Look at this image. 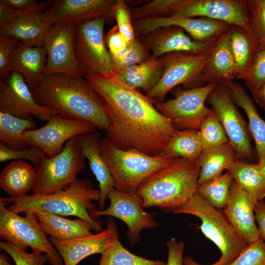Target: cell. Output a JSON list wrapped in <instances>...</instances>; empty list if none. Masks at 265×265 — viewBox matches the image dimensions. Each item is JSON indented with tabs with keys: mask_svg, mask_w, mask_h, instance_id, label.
<instances>
[{
	"mask_svg": "<svg viewBox=\"0 0 265 265\" xmlns=\"http://www.w3.org/2000/svg\"><path fill=\"white\" fill-rule=\"evenodd\" d=\"M202 151L197 130H178L171 138L162 153L174 159H197Z\"/></svg>",
	"mask_w": 265,
	"mask_h": 265,
	"instance_id": "obj_34",
	"label": "cell"
},
{
	"mask_svg": "<svg viewBox=\"0 0 265 265\" xmlns=\"http://www.w3.org/2000/svg\"><path fill=\"white\" fill-rule=\"evenodd\" d=\"M9 257L5 254H0V265H13L9 261Z\"/></svg>",
	"mask_w": 265,
	"mask_h": 265,
	"instance_id": "obj_53",
	"label": "cell"
},
{
	"mask_svg": "<svg viewBox=\"0 0 265 265\" xmlns=\"http://www.w3.org/2000/svg\"><path fill=\"white\" fill-rule=\"evenodd\" d=\"M164 69V61L161 57H152L140 64L126 68L113 77L127 85L138 90L142 89L145 95L157 84Z\"/></svg>",
	"mask_w": 265,
	"mask_h": 265,
	"instance_id": "obj_29",
	"label": "cell"
},
{
	"mask_svg": "<svg viewBox=\"0 0 265 265\" xmlns=\"http://www.w3.org/2000/svg\"><path fill=\"white\" fill-rule=\"evenodd\" d=\"M255 203L233 179L224 212L238 234L248 245L260 238L255 222Z\"/></svg>",
	"mask_w": 265,
	"mask_h": 265,
	"instance_id": "obj_22",
	"label": "cell"
},
{
	"mask_svg": "<svg viewBox=\"0 0 265 265\" xmlns=\"http://www.w3.org/2000/svg\"><path fill=\"white\" fill-rule=\"evenodd\" d=\"M45 155L43 151L36 147L28 146L22 150H15L0 143V162L26 159L35 167Z\"/></svg>",
	"mask_w": 265,
	"mask_h": 265,
	"instance_id": "obj_42",
	"label": "cell"
},
{
	"mask_svg": "<svg viewBox=\"0 0 265 265\" xmlns=\"http://www.w3.org/2000/svg\"><path fill=\"white\" fill-rule=\"evenodd\" d=\"M20 11L7 6L2 0H0V27L14 21L19 15Z\"/></svg>",
	"mask_w": 265,
	"mask_h": 265,
	"instance_id": "obj_49",
	"label": "cell"
},
{
	"mask_svg": "<svg viewBox=\"0 0 265 265\" xmlns=\"http://www.w3.org/2000/svg\"><path fill=\"white\" fill-rule=\"evenodd\" d=\"M106 225V229L95 234L69 240L60 241L51 237L49 239L63 265H77L88 256L101 254L119 238L117 226L113 218L107 219Z\"/></svg>",
	"mask_w": 265,
	"mask_h": 265,
	"instance_id": "obj_21",
	"label": "cell"
},
{
	"mask_svg": "<svg viewBox=\"0 0 265 265\" xmlns=\"http://www.w3.org/2000/svg\"><path fill=\"white\" fill-rule=\"evenodd\" d=\"M0 112L22 118L35 117L47 121L57 115L36 102L24 78L15 72L0 80Z\"/></svg>",
	"mask_w": 265,
	"mask_h": 265,
	"instance_id": "obj_17",
	"label": "cell"
},
{
	"mask_svg": "<svg viewBox=\"0 0 265 265\" xmlns=\"http://www.w3.org/2000/svg\"><path fill=\"white\" fill-rule=\"evenodd\" d=\"M136 36L157 28L174 26L184 29L193 40L206 42L218 37L229 28L226 23L203 17H147L132 21Z\"/></svg>",
	"mask_w": 265,
	"mask_h": 265,
	"instance_id": "obj_18",
	"label": "cell"
},
{
	"mask_svg": "<svg viewBox=\"0 0 265 265\" xmlns=\"http://www.w3.org/2000/svg\"><path fill=\"white\" fill-rule=\"evenodd\" d=\"M223 83L228 87L234 103L244 110L247 116L248 131L255 141L260 161L265 157V121L259 115L254 102L240 83L234 80Z\"/></svg>",
	"mask_w": 265,
	"mask_h": 265,
	"instance_id": "obj_28",
	"label": "cell"
},
{
	"mask_svg": "<svg viewBox=\"0 0 265 265\" xmlns=\"http://www.w3.org/2000/svg\"><path fill=\"white\" fill-rule=\"evenodd\" d=\"M0 248L12 258L15 265H44L48 261V257L44 253H28L5 241L0 242Z\"/></svg>",
	"mask_w": 265,
	"mask_h": 265,
	"instance_id": "obj_41",
	"label": "cell"
},
{
	"mask_svg": "<svg viewBox=\"0 0 265 265\" xmlns=\"http://www.w3.org/2000/svg\"><path fill=\"white\" fill-rule=\"evenodd\" d=\"M7 6L18 11H26L36 7L39 2L34 0H2Z\"/></svg>",
	"mask_w": 265,
	"mask_h": 265,
	"instance_id": "obj_51",
	"label": "cell"
},
{
	"mask_svg": "<svg viewBox=\"0 0 265 265\" xmlns=\"http://www.w3.org/2000/svg\"><path fill=\"white\" fill-rule=\"evenodd\" d=\"M108 19L103 17L76 24L75 54L84 76L111 78L116 74L104 33Z\"/></svg>",
	"mask_w": 265,
	"mask_h": 265,
	"instance_id": "obj_10",
	"label": "cell"
},
{
	"mask_svg": "<svg viewBox=\"0 0 265 265\" xmlns=\"http://www.w3.org/2000/svg\"><path fill=\"white\" fill-rule=\"evenodd\" d=\"M84 78L106 104L111 121L106 137L116 147L150 156L162 153L178 130L149 98L113 77Z\"/></svg>",
	"mask_w": 265,
	"mask_h": 265,
	"instance_id": "obj_1",
	"label": "cell"
},
{
	"mask_svg": "<svg viewBox=\"0 0 265 265\" xmlns=\"http://www.w3.org/2000/svg\"><path fill=\"white\" fill-rule=\"evenodd\" d=\"M113 14L120 32L128 42L131 43L136 37V35L131 19L130 10L124 0H116L113 7Z\"/></svg>",
	"mask_w": 265,
	"mask_h": 265,
	"instance_id": "obj_43",
	"label": "cell"
},
{
	"mask_svg": "<svg viewBox=\"0 0 265 265\" xmlns=\"http://www.w3.org/2000/svg\"><path fill=\"white\" fill-rule=\"evenodd\" d=\"M78 138L82 154L88 159L90 169L99 182L100 196L98 210H103L107 195L114 187V182L108 166L101 154L102 139L96 131L80 135Z\"/></svg>",
	"mask_w": 265,
	"mask_h": 265,
	"instance_id": "obj_24",
	"label": "cell"
},
{
	"mask_svg": "<svg viewBox=\"0 0 265 265\" xmlns=\"http://www.w3.org/2000/svg\"><path fill=\"white\" fill-rule=\"evenodd\" d=\"M101 150L114 180V188L125 193L135 192L148 178L175 160L163 153L150 156L134 149H120L107 137L102 140Z\"/></svg>",
	"mask_w": 265,
	"mask_h": 265,
	"instance_id": "obj_6",
	"label": "cell"
},
{
	"mask_svg": "<svg viewBox=\"0 0 265 265\" xmlns=\"http://www.w3.org/2000/svg\"><path fill=\"white\" fill-rule=\"evenodd\" d=\"M147 16L203 17L241 27L249 33L247 0H154L145 4Z\"/></svg>",
	"mask_w": 265,
	"mask_h": 265,
	"instance_id": "obj_7",
	"label": "cell"
},
{
	"mask_svg": "<svg viewBox=\"0 0 265 265\" xmlns=\"http://www.w3.org/2000/svg\"><path fill=\"white\" fill-rule=\"evenodd\" d=\"M99 189H94L89 179H77L67 188L46 195H25L1 197L8 208L17 213L45 211L62 216H74L87 221L93 230L102 231V223L90 212L97 209L93 201L99 202Z\"/></svg>",
	"mask_w": 265,
	"mask_h": 265,
	"instance_id": "obj_3",
	"label": "cell"
},
{
	"mask_svg": "<svg viewBox=\"0 0 265 265\" xmlns=\"http://www.w3.org/2000/svg\"><path fill=\"white\" fill-rule=\"evenodd\" d=\"M198 132L202 151L213 149L229 142L219 118L212 108L203 120Z\"/></svg>",
	"mask_w": 265,
	"mask_h": 265,
	"instance_id": "obj_38",
	"label": "cell"
},
{
	"mask_svg": "<svg viewBox=\"0 0 265 265\" xmlns=\"http://www.w3.org/2000/svg\"><path fill=\"white\" fill-rule=\"evenodd\" d=\"M254 212L260 238L265 242V203L261 201L257 203L255 205Z\"/></svg>",
	"mask_w": 265,
	"mask_h": 265,
	"instance_id": "obj_50",
	"label": "cell"
},
{
	"mask_svg": "<svg viewBox=\"0 0 265 265\" xmlns=\"http://www.w3.org/2000/svg\"><path fill=\"white\" fill-rule=\"evenodd\" d=\"M137 37L152 52L153 59L172 53H203L212 47L218 38L206 42L196 41L182 28L174 26L160 27Z\"/></svg>",
	"mask_w": 265,
	"mask_h": 265,
	"instance_id": "obj_20",
	"label": "cell"
},
{
	"mask_svg": "<svg viewBox=\"0 0 265 265\" xmlns=\"http://www.w3.org/2000/svg\"><path fill=\"white\" fill-rule=\"evenodd\" d=\"M101 254L99 265H166L162 261L148 259L133 254L122 245L118 238Z\"/></svg>",
	"mask_w": 265,
	"mask_h": 265,
	"instance_id": "obj_37",
	"label": "cell"
},
{
	"mask_svg": "<svg viewBox=\"0 0 265 265\" xmlns=\"http://www.w3.org/2000/svg\"><path fill=\"white\" fill-rule=\"evenodd\" d=\"M215 44L201 53L177 52L161 56L164 61L162 75L157 84L145 95L152 101L161 103L167 93L179 85L182 84L185 89L202 86L201 74L211 59Z\"/></svg>",
	"mask_w": 265,
	"mask_h": 265,
	"instance_id": "obj_11",
	"label": "cell"
},
{
	"mask_svg": "<svg viewBox=\"0 0 265 265\" xmlns=\"http://www.w3.org/2000/svg\"><path fill=\"white\" fill-rule=\"evenodd\" d=\"M237 184L253 199L255 204L265 197V180L258 164L236 159L227 168Z\"/></svg>",
	"mask_w": 265,
	"mask_h": 265,
	"instance_id": "obj_33",
	"label": "cell"
},
{
	"mask_svg": "<svg viewBox=\"0 0 265 265\" xmlns=\"http://www.w3.org/2000/svg\"><path fill=\"white\" fill-rule=\"evenodd\" d=\"M151 57L150 51L136 36L122 53L111 58L116 74L126 68L143 63Z\"/></svg>",
	"mask_w": 265,
	"mask_h": 265,
	"instance_id": "obj_40",
	"label": "cell"
},
{
	"mask_svg": "<svg viewBox=\"0 0 265 265\" xmlns=\"http://www.w3.org/2000/svg\"><path fill=\"white\" fill-rule=\"evenodd\" d=\"M52 3L41 2L32 9L20 11L14 21L0 27V33L11 36L28 46L43 47L45 37L52 26L45 24L41 16Z\"/></svg>",
	"mask_w": 265,
	"mask_h": 265,
	"instance_id": "obj_23",
	"label": "cell"
},
{
	"mask_svg": "<svg viewBox=\"0 0 265 265\" xmlns=\"http://www.w3.org/2000/svg\"><path fill=\"white\" fill-rule=\"evenodd\" d=\"M168 249V259L166 265H184L183 253L185 242L171 238L166 243Z\"/></svg>",
	"mask_w": 265,
	"mask_h": 265,
	"instance_id": "obj_48",
	"label": "cell"
},
{
	"mask_svg": "<svg viewBox=\"0 0 265 265\" xmlns=\"http://www.w3.org/2000/svg\"><path fill=\"white\" fill-rule=\"evenodd\" d=\"M236 159L235 152L229 142L202 151L197 159L200 168L198 185L218 177Z\"/></svg>",
	"mask_w": 265,
	"mask_h": 265,
	"instance_id": "obj_32",
	"label": "cell"
},
{
	"mask_svg": "<svg viewBox=\"0 0 265 265\" xmlns=\"http://www.w3.org/2000/svg\"><path fill=\"white\" fill-rule=\"evenodd\" d=\"M110 200L108 207L103 210L96 209L90 212L94 219L102 216H110L123 221L127 226V238L132 246L140 239V233L143 229L159 227L154 219L155 213L147 212L143 210L141 197L136 192L125 193L114 187L107 195Z\"/></svg>",
	"mask_w": 265,
	"mask_h": 265,
	"instance_id": "obj_13",
	"label": "cell"
},
{
	"mask_svg": "<svg viewBox=\"0 0 265 265\" xmlns=\"http://www.w3.org/2000/svg\"><path fill=\"white\" fill-rule=\"evenodd\" d=\"M251 93L255 101L265 110V83Z\"/></svg>",
	"mask_w": 265,
	"mask_h": 265,
	"instance_id": "obj_52",
	"label": "cell"
},
{
	"mask_svg": "<svg viewBox=\"0 0 265 265\" xmlns=\"http://www.w3.org/2000/svg\"><path fill=\"white\" fill-rule=\"evenodd\" d=\"M105 41L111 57L119 55L130 43L120 32L117 25L105 34Z\"/></svg>",
	"mask_w": 265,
	"mask_h": 265,
	"instance_id": "obj_47",
	"label": "cell"
},
{
	"mask_svg": "<svg viewBox=\"0 0 265 265\" xmlns=\"http://www.w3.org/2000/svg\"><path fill=\"white\" fill-rule=\"evenodd\" d=\"M228 265H265V242L260 238Z\"/></svg>",
	"mask_w": 265,
	"mask_h": 265,
	"instance_id": "obj_44",
	"label": "cell"
},
{
	"mask_svg": "<svg viewBox=\"0 0 265 265\" xmlns=\"http://www.w3.org/2000/svg\"><path fill=\"white\" fill-rule=\"evenodd\" d=\"M207 101L216 113L237 159L242 161L251 158L253 150L248 126L236 107L227 85L219 83Z\"/></svg>",
	"mask_w": 265,
	"mask_h": 265,
	"instance_id": "obj_14",
	"label": "cell"
},
{
	"mask_svg": "<svg viewBox=\"0 0 265 265\" xmlns=\"http://www.w3.org/2000/svg\"><path fill=\"white\" fill-rule=\"evenodd\" d=\"M249 34L257 51L265 49V0H247Z\"/></svg>",
	"mask_w": 265,
	"mask_h": 265,
	"instance_id": "obj_39",
	"label": "cell"
},
{
	"mask_svg": "<svg viewBox=\"0 0 265 265\" xmlns=\"http://www.w3.org/2000/svg\"><path fill=\"white\" fill-rule=\"evenodd\" d=\"M75 24L52 26L47 33L43 47L47 57L46 75L62 74L84 77L75 51Z\"/></svg>",
	"mask_w": 265,
	"mask_h": 265,
	"instance_id": "obj_16",
	"label": "cell"
},
{
	"mask_svg": "<svg viewBox=\"0 0 265 265\" xmlns=\"http://www.w3.org/2000/svg\"><path fill=\"white\" fill-rule=\"evenodd\" d=\"M174 214H189L199 218V227L204 235L217 247L221 252L218 260L203 265L196 262L191 256L183 258L184 265H228L248 246L226 216L224 212L216 209L197 193L185 204L172 210Z\"/></svg>",
	"mask_w": 265,
	"mask_h": 265,
	"instance_id": "obj_5",
	"label": "cell"
},
{
	"mask_svg": "<svg viewBox=\"0 0 265 265\" xmlns=\"http://www.w3.org/2000/svg\"><path fill=\"white\" fill-rule=\"evenodd\" d=\"M116 0H59L43 12L41 20L53 26L78 24L100 17L113 18V7Z\"/></svg>",
	"mask_w": 265,
	"mask_h": 265,
	"instance_id": "obj_19",
	"label": "cell"
},
{
	"mask_svg": "<svg viewBox=\"0 0 265 265\" xmlns=\"http://www.w3.org/2000/svg\"><path fill=\"white\" fill-rule=\"evenodd\" d=\"M218 84L212 82L190 89H179L174 98L156 103V107L177 128L199 130L212 110L206 106L205 102Z\"/></svg>",
	"mask_w": 265,
	"mask_h": 265,
	"instance_id": "obj_12",
	"label": "cell"
},
{
	"mask_svg": "<svg viewBox=\"0 0 265 265\" xmlns=\"http://www.w3.org/2000/svg\"><path fill=\"white\" fill-rule=\"evenodd\" d=\"M0 198V237L5 241L26 251L45 254L51 265H63L59 254L42 228L34 212L21 216L11 211Z\"/></svg>",
	"mask_w": 265,
	"mask_h": 265,
	"instance_id": "obj_9",
	"label": "cell"
},
{
	"mask_svg": "<svg viewBox=\"0 0 265 265\" xmlns=\"http://www.w3.org/2000/svg\"><path fill=\"white\" fill-rule=\"evenodd\" d=\"M19 43L15 38L0 33V80L10 75V61Z\"/></svg>",
	"mask_w": 265,
	"mask_h": 265,
	"instance_id": "obj_46",
	"label": "cell"
},
{
	"mask_svg": "<svg viewBox=\"0 0 265 265\" xmlns=\"http://www.w3.org/2000/svg\"><path fill=\"white\" fill-rule=\"evenodd\" d=\"M229 29L218 38L212 57L201 74V85L212 82L222 83L237 79L235 62L229 42Z\"/></svg>",
	"mask_w": 265,
	"mask_h": 265,
	"instance_id": "obj_26",
	"label": "cell"
},
{
	"mask_svg": "<svg viewBox=\"0 0 265 265\" xmlns=\"http://www.w3.org/2000/svg\"><path fill=\"white\" fill-rule=\"evenodd\" d=\"M96 131L91 123L55 115L44 126L23 132L22 138L26 146H34L48 157H53L64 148L71 138Z\"/></svg>",
	"mask_w": 265,
	"mask_h": 265,
	"instance_id": "obj_15",
	"label": "cell"
},
{
	"mask_svg": "<svg viewBox=\"0 0 265 265\" xmlns=\"http://www.w3.org/2000/svg\"><path fill=\"white\" fill-rule=\"evenodd\" d=\"M229 42L237 79L243 80L247 76L258 51L249 34L239 26L230 25Z\"/></svg>",
	"mask_w": 265,
	"mask_h": 265,
	"instance_id": "obj_31",
	"label": "cell"
},
{
	"mask_svg": "<svg viewBox=\"0 0 265 265\" xmlns=\"http://www.w3.org/2000/svg\"><path fill=\"white\" fill-rule=\"evenodd\" d=\"M46 57L43 47L30 46L19 42L10 61V72L21 75L32 91L46 76Z\"/></svg>",
	"mask_w": 265,
	"mask_h": 265,
	"instance_id": "obj_25",
	"label": "cell"
},
{
	"mask_svg": "<svg viewBox=\"0 0 265 265\" xmlns=\"http://www.w3.org/2000/svg\"><path fill=\"white\" fill-rule=\"evenodd\" d=\"M85 159L78 136L69 139L56 155H45L35 167L32 194L46 195L67 188L85 169Z\"/></svg>",
	"mask_w": 265,
	"mask_h": 265,
	"instance_id": "obj_8",
	"label": "cell"
},
{
	"mask_svg": "<svg viewBox=\"0 0 265 265\" xmlns=\"http://www.w3.org/2000/svg\"><path fill=\"white\" fill-rule=\"evenodd\" d=\"M233 180L232 175L226 171L213 179L197 185L196 193L216 209H224Z\"/></svg>",
	"mask_w": 265,
	"mask_h": 265,
	"instance_id": "obj_36",
	"label": "cell"
},
{
	"mask_svg": "<svg viewBox=\"0 0 265 265\" xmlns=\"http://www.w3.org/2000/svg\"><path fill=\"white\" fill-rule=\"evenodd\" d=\"M36 128L33 117L22 118L0 112V140L12 149L22 150L26 148L22 134L26 131Z\"/></svg>",
	"mask_w": 265,
	"mask_h": 265,
	"instance_id": "obj_35",
	"label": "cell"
},
{
	"mask_svg": "<svg viewBox=\"0 0 265 265\" xmlns=\"http://www.w3.org/2000/svg\"><path fill=\"white\" fill-rule=\"evenodd\" d=\"M31 92L37 103L57 115L85 121L106 131L110 127L104 100L84 77L47 75Z\"/></svg>",
	"mask_w": 265,
	"mask_h": 265,
	"instance_id": "obj_2",
	"label": "cell"
},
{
	"mask_svg": "<svg viewBox=\"0 0 265 265\" xmlns=\"http://www.w3.org/2000/svg\"><path fill=\"white\" fill-rule=\"evenodd\" d=\"M36 170L31 164L24 160H12L0 174V187L10 197L26 195L32 190Z\"/></svg>",
	"mask_w": 265,
	"mask_h": 265,
	"instance_id": "obj_30",
	"label": "cell"
},
{
	"mask_svg": "<svg viewBox=\"0 0 265 265\" xmlns=\"http://www.w3.org/2000/svg\"><path fill=\"white\" fill-rule=\"evenodd\" d=\"M34 213L46 234L57 240H69L92 234L91 226L82 219H68L45 211Z\"/></svg>",
	"mask_w": 265,
	"mask_h": 265,
	"instance_id": "obj_27",
	"label": "cell"
},
{
	"mask_svg": "<svg viewBox=\"0 0 265 265\" xmlns=\"http://www.w3.org/2000/svg\"><path fill=\"white\" fill-rule=\"evenodd\" d=\"M257 164H258L260 170L265 180V157L261 160L258 161Z\"/></svg>",
	"mask_w": 265,
	"mask_h": 265,
	"instance_id": "obj_54",
	"label": "cell"
},
{
	"mask_svg": "<svg viewBox=\"0 0 265 265\" xmlns=\"http://www.w3.org/2000/svg\"><path fill=\"white\" fill-rule=\"evenodd\" d=\"M243 80L251 92L265 83V49L257 52L250 70Z\"/></svg>",
	"mask_w": 265,
	"mask_h": 265,
	"instance_id": "obj_45",
	"label": "cell"
},
{
	"mask_svg": "<svg viewBox=\"0 0 265 265\" xmlns=\"http://www.w3.org/2000/svg\"><path fill=\"white\" fill-rule=\"evenodd\" d=\"M200 173L197 159H176L148 178L136 192L142 199L143 208L156 207L170 212L196 193Z\"/></svg>",
	"mask_w": 265,
	"mask_h": 265,
	"instance_id": "obj_4",
	"label": "cell"
}]
</instances>
